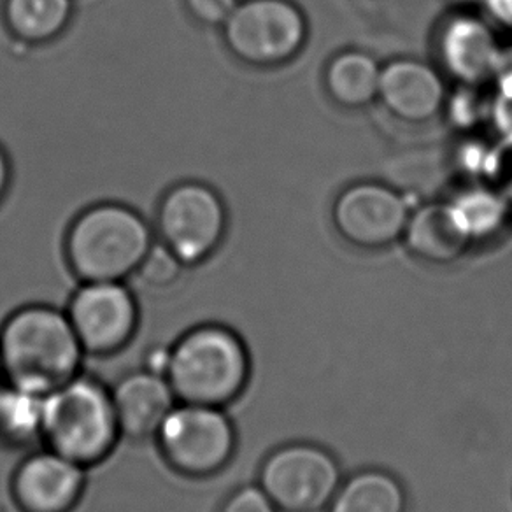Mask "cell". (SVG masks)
<instances>
[{
  "label": "cell",
  "mask_w": 512,
  "mask_h": 512,
  "mask_svg": "<svg viewBox=\"0 0 512 512\" xmlns=\"http://www.w3.org/2000/svg\"><path fill=\"white\" fill-rule=\"evenodd\" d=\"M85 355L65 309L30 304L0 327L4 381L43 397L81 374Z\"/></svg>",
  "instance_id": "cell-1"
},
{
  "label": "cell",
  "mask_w": 512,
  "mask_h": 512,
  "mask_svg": "<svg viewBox=\"0 0 512 512\" xmlns=\"http://www.w3.org/2000/svg\"><path fill=\"white\" fill-rule=\"evenodd\" d=\"M157 239L134 207L102 202L74 218L65 237V256L81 283L127 281L136 276Z\"/></svg>",
  "instance_id": "cell-2"
},
{
  "label": "cell",
  "mask_w": 512,
  "mask_h": 512,
  "mask_svg": "<svg viewBox=\"0 0 512 512\" xmlns=\"http://www.w3.org/2000/svg\"><path fill=\"white\" fill-rule=\"evenodd\" d=\"M251 376V358L232 328L206 323L171 346L167 379L179 402L227 407L241 397Z\"/></svg>",
  "instance_id": "cell-3"
},
{
  "label": "cell",
  "mask_w": 512,
  "mask_h": 512,
  "mask_svg": "<svg viewBox=\"0 0 512 512\" xmlns=\"http://www.w3.org/2000/svg\"><path fill=\"white\" fill-rule=\"evenodd\" d=\"M111 390L78 374L44 395L41 441L83 467L106 460L120 439Z\"/></svg>",
  "instance_id": "cell-4"
},
{
  "label": "cell",
  "mask_w": 512,
  "mask_h": 512,
  "mask_svg": "<svg viewBox=\"0 0 512 512\" xmlns=\"http://www.w3.org/2000/svg\"><path fill=\"white\" fill-rule=\"evenodd\" d=\"M158 449L172 469L193 479L225 469L237 449V432L225 407L178 402L158 428Z\"/></svg>",
  "instance_id": "cell-5"
},
{
  "label": "cell",
  "mask_w": 512,
  "mask_h": 512,
  "mask_svg": "<svg viewBox=\"0 0 512 512\" xmlns=\"http://www.w3.org/2000/svg\"><path fill=\"white\" fill-rule=\"evenodd\" d=\"M342 479L334 453L313 442L274 449L258 472V486L281 512L327 511Z\"/></svg>",
  "instance_id": "cell-6"
},
{
  "label": "cell",
  "mask_w": 512,
  "mask_h": 512,
  "mask_svg": "<svg viewBox=\"0 0 512 512\" xmlns=\"http://www.w3.org/2000/svg\"><path fill=\"white\" fill-rule=\"evenodd\" d=\"M221 30L235 58L253 67H276L304 48L307 20L292 0H239Z\"/></svg>",
  "instance_id": "cell-7"
},
{
  "label": "cell",
  "mask_w": 512,
  "mask_h": 512,
  "mask_svg": "<svg viewBox=\"0 0 512 512\" xmlns=\"http://www.w3.org/2000/svg\"><path fill=\"white\" fill-rule=\"evenodd\" d=\"M157 239L185 267L206 262L227 232V207L202 181H183L165 193L157 209Z\"/></svg>",
  "instance_id": "cell-8"
},
{
  "label": "cell",
  "mask_w": 512,
  "mask_h": 512,
  "mask_svg": "<svg viewBox=\"0 0 512 512\" xmlns=\"http://www.w3.org/2000/svg\"><path fill=\"white\" fill-rule=\"evenodd\" d=\"M65 313L86 355L118 353L139 327V304L125 281L81 283Z\"/></svg>",
  "instance_id": "cell-9"
},
{
  "label": "cell",
  "mask_w": 512,
  "mask_h": 512,
  "mask_svg": "<svg viewBox=\"0 0 512 512\" xmlns=\"http://www.w3.org/2000/svg\"><path fill=\"white\" fill-rule=\"evenodd\" d=\"M409 216L404 197L374 181L348 186L332 209L342 239L362 249L386 248L402 239Z\"/></svg>",
  "instance_id": "cell-10"
},
{
  "label": "cell",
  "mask_w": 512,
  "mask_h": 512,
  "mask_svg": "<svg viewBox=\"0 0 512 512\" xmlns=\"http://www.w3.org/2000/svg\"><path fill=\"white\" fill-rule=\"evenodd\" d=\"M86 467L50 448L30 453L13 476V498L22 512H71L83 497Z\"/></svg>",
  "instance_id": "cell-11"
},
{
  "label": "cell",
  "mask_w": 512,
  "mask_h": 512,
  "mask_svg": "<svg viewBox=\"0 0 512 512\" xmlns=\"http://www.w3.org/2000/svg\"><path fill=\"white\" fill-rule=\"evenodd\" d=\"M377 99L406 123H425L441 113L446 86L432 65L414 58H397L381 67Z\"/></svg>",
  "instance_id": "cell-12"
},
{
  "label": "cell",
  "mask_w": 512,
  "mask_h": 512,
  "mask_svg": "<svg viewBox=\"0 0 512 512\" xmlns=\"http://www.w3.org/2000/svg\"><path fill=\"white\" fill-rule=\"evenodd\" d=\"M111 399L121 437L132 441L155 437L179 402L167 377L144 369L121 377L111 388Z\"/></svg>",
  "instance_id": "cell-13"
},
{
  "label": "cell",
  "mask_w": 512,
  "mask_h": 512,
  "mask_svg": "<svg viewBox=\"0 0 512 512\" xmlns=\"http://www.w3.org/2000/svg\"><path fill=\"white\" fill-rule=\"evenodd\" d=\"M402 239L423 262L449 265L467 253L474 235L456 202H430L409 216Z\"/></svg>",
  "instance_id": "cell-14"
},
{
  "label": "cell",
  "mask_w": 512,
  "mask_h": 512,
  "mask_svg": "<svg viewBox=\"0 0 512 512\" xmlns=\"http://www.w3.org/2000/svg\"><path fill=\"white\" fill-rule=\"evenodd\" d=\"M441 55L453 78L481 85L502 69V50L493 30L479 18L456 16L441 36Z\"/></svg>",
  "instance_id": "cell-15"
},
{
  "label": "cell",
  "mask_w": 512,
  "mask_h": 512,
  "mask_svg": "<svg viewBox=\"0 0 512 512\" xmlns=\"http://www.w3.org/2000/svg\"><path fill=\"white\" fill-rule=\"evenodd\" d=\"M409 495L399 477L383 469H363L342 479L327 512H407Z\"/></svg>",
  "instance_id": "cell-16"
},
{
  "label": "cell",
  "mask_w": 512,
  "mask_h": 512,
  "mask_svg": "<svg viewBox=\"0 0 512 512\" xmlns=\"http://www.w3.org/2000/svg\"><path fill=\"white\" fill-rule=\"evenodd\" d=\"M381 67L363 51L335 55L325 72V85L332 100L348 109L369 106L377 99Z\"/></svg>",
  "instance_id": "cell-17"
},
{
  "label": "cell",
  "mask_w": 512,
  "mask_h": 512,
  "mask_svg": "<svg viewBox=\"0 0 512 512\" xmlns=\"http://www.w3.org/2000/svg\"><path fill=\"white\" fill-rule=\"evenodd\" d=\"M74 0H4V22L22 43L46 44L71 22Z\"/></svg>",
  "instance_id": "cell-18"
},
{
  "label": "cell",
  "mask_w": 512,
  "mask_h": 512,
  "mask_svg": "<svg viewBox=\"0 0 512 512\" xmlns=\"http://www.w3.org/2000/svg\"><path fill=\"white\" fill-rule=\"evenodd\" d=\"M43 400L16 384L0 383V444L25 448L41 441Z\"/></svg>",
  "instance_id": "cell-19"
},
{
  "label": "cell",
  "mask_w": 512,
  "mask_h": 512,
  "mask_svg": "<svg viewBox=\"0 0 512 512\" xmlns=\"http://www.w3.org/2000/svg\"><path fill=\"white\" fill-rule=\"evenodd\" d=\"M455 202L462 209L474 239L486 237L491 232H495L504 223L505 214H507V206H505L507 199L491 188L465 193L462 199Z\"/></svg>",
  "instance_id": "cell-20"
},
{
  "label": "cell",
  "mask_w": 512,
  "mask_h": 512,
  "mask_svg": "<svg viewBox=\"0 0 512 512\" xmlns=\"http://www.w3.org/2000/svg\"><path fill=\"white\" fill-rule=\"evenodd\" d=\"M185 265L171 249L155 239L148 255L144 256L143 264L137 269V278L151 288H167L178 281L183 274Z\"/></svg>",
  "instance_id": "cell-21"
},
{
  "label": "cell",
  "mask_w": 512,
  "mask_h": 512,
  "mask_svg": "<svg viewBox=\"0 0 512 512\" xmlns=\"http://www.w3.org/2000/svg\"><path fill=\"white\" fill-rule=\"evenodd\" d=\"M483 172L491 190L512 199V134H504L486 153Z\"/></svg>",
  "instance_id": "cell-22"
},
{
  "label": "cell",
  "mask_w": 512,
  "mask_h": 512,
  "mask_svg": "<svg viewBox=\"0 0 512 512\" xmlns=\"http://www.w3.org/2000/svg\"><path fill=\"white\" fill-rule=\"evenodd\" d=\"M220 512H281L258 484L242 486L232 491L220 507Z\"/></svg>",
  "instance_id": "cell-23"
},
{
  "label": "cell",
  "mask_w": 512,
  "mask_h": 512,
  "mask_svg": "<svg viewBox=\"0 0 512 512\" xmlns=\"http://www.w3.org/2000/svg\"><path fill=\"white\" fill-rule=\"evenodd\" d=\"M239 0H185L186 9L200 25L223 27L237 8Z\"/></svg>",
  "instance_id": "cell-24"
},
{
  "label": "cell",
  "mask_w": 512,
  "mask_h": 512,
  "mask_svg": "<svg viewBox=\"0 0 512 512\" xmlns=\"http://www.w3.org/2000/svg\"><path fill=\"white\" fill-rule=\"evenodd\" d=\"M169 365H171V346H155V348L148 349L146 360H144V370L167 377Z\"/></svg>",
  "instance_id": "cell-25"
},
{
  "label": "cell",
  "mask_w": 512,
  "mask_h": 512,
  "mask_svg": "<svg viewBox=\"0 0 512 512\" xmlns=\"http://www.w3.org/2000/svg\"><path fill=\"white\" fill-rule=\"evenodd\" d=\"M11 185V162L8 153L0 146V202L6 197Z\"/></svg>",
  "instance_id": "cell-26"
},
{
  "label": "cell",
  "mask_w": 512,
  "mask_h": 512,
  "mask_svg": "<svg viewBox=\"0 0 512 512\" xmlns=\"http://www.w3.org/2000/svg\"><path fill=\"white\" fill-rule=\"evenodd\" d=\"M495 11L500 20L512 23V0H495Z\"/></svg>",
  "instance_id": "cell-27"
},
{
  "label": "cell",
  "mask_w": 512,
  "mask_h": 512,
  "mask_svg": "<svg viewBox=\"0 0 512 512\" xmlns=\"http://www.w3.org/2000/svg\"><path fill=\"white\" fill-rule=\"evenodd\" d=\"M4 381V370H2V358H0V383Z\"/></svg>",
  "instance_id": "cell-28"
}]
</instances>
